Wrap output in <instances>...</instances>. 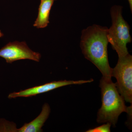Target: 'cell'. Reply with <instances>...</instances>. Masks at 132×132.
I'll return each instance as SVG.
<instances>
[{
  "mask_svg": "<svg viewBox=\"0 0 132 132\" xmlns=\"http://www.w3.org/2000/svg\"><path fill=\"white\" fill-rule=\"evenodd\" d=\"M3 36V34L2 32L1 31H0V38H1Z\"/></svg>",
  "mask_w": 132,
  "mask_h": 132,
  "instance_id": "obj_11",
  "label": "cell"
},
{
  "mask_svg": "<svg viewBox=\"0 0 132 132\" xmlns=\"http://www.w3.org/2000/svg\"><path fill=\"white\" fill-rule=\"evenodd\" d=\"M101 88L102 105L97 114L98 123H109L115 126L118 118L123 112L131 114V106L127 107L125 100L118 92L116 83L111 78L102 76L100 81Z\"/></svg>",
  "mask_w": 132,
  "mask_h": 132,
  "instance_id": "obj_2",
  "label": "cell"
},
{
  "mask_svg": "<svg viewBox=\"0 0 132 132\" xmlns=\"http://www.w3.org/2000/svg\"><path fill=\"white\" fill-rule=\"evenodd\" d=\"M111 124L107 123L106 124L95 127L94 128L90 129L86 131L87 132H111Z\"/></svg>",
  "mask_w": 132,
  "mask_h": 132,
  "instance_id": "obj_9",
  "label": "cell"
},
{
  "mask_svg": "<svg viewBox=\"0 0 132 132\" xmlns=\"http://www.w3.org/2000/svg\"><path fill=\"white\" fill-rule=\"evenodd\" d=\"M0 57L5 59L7 63L22 60L40 61L41 55L39 53L31 50L26 42H9L0 49Z\"/></svg>",
  "mask_w": 132,
  "mask_h": 132,
  "instance_id": "obj_5",
  "label": "cell"
},
{
  "mask_svg": "<svg viewBox=\"0 0 132 132\" xmlns=\"http://www.w3.org/2000/svg\"><path fill=\"white\" fill-rule=\"evenodd\" d=\"M40 1L38 17L34 24V27L38 28H45L49 24L50 13L54 1V0Z\"/></svg>",
  "mask_w": 132,
  "mask_h": 132,
  "instance_id": "obj_8",
  "label": "cell"
},
{
  "mask_svg": "<svg viewBox=\"0 0 132 132\" xmlns=\"http://www.w3.org/2000/svg\"><path fill=\"white\" fill-rule=\"evenodd\" d=\"M108 28L93 25L82 30L80 47L86 59L100 70L104 78H111L112 70L108 54Z\"/></svg>",
  "mask_w": 132,
  "mask_h": 132,
  "instance_id": "obj_1",
  "label": "cell"
},
{
  "mask_svg": "<svg viewBox=\"0 0 132 132\" xmlns=\"http://www.w3.org/2000/svg\"><path fill=\"white\" fill-rule=\"evenodd\" d=\"M54 1H56V0H54Z\"/></svg>",
  "mask_w": 132,
  "mask_h": 132,
  "instance_id": "obj_12",
  "label": "cell"
},
{
  "mask_svg": "<svg viewBox=\"0 0 132 132\" xmlns=\"http://www.w3.org/2000/svg\"><path fill=\"white\" fill-rule=\"evenodd\" d=\"M129 3V5H130V9L132 12V0H127Z\"/></svg>",
  "mask_w": 132,
  "mask_h": 132,
  "instance_id": "obj_10",
  "label": "cell"
},
{
  "mask_svg": "<svg viewBox=\"0 0 132 132\" xmlns=\"http://www.w3.org/2000/svg\"><path fill=\"white\" fill-rule=\"evenodd\" d=\"M50 112V108L47 103L42 107V111L39 115L35 119L18 129L13 127L11 132H43L42 127L47 119Z\"/></svg>",
  "mask_w": 132,
  "mask_h": 132,
  "instance_id": "obj_7",
  "label": "cell"
},
{
  "mask_svg": "<svg viewBox=\"0 0 132 132\" xmlns=\"http://www.w3.org/2000/svg\"><path fill=\"white\" fill-rule=\"evenodd\" d=\"M112 25L108 29L107 37L113 48L116 51L119 57L128 54L127 45L131 42L130 27L122 15V7L114 6L111 8Z\"/></svg>",
  "mask_w": 132,
  "mask_h": 132,
  "instance_id": "obj_3",
  "label": "cell"
},
{
  "mask_svg": "<svg viewBox=\"0 0 132 132\" xmlns=\"http://www.w3.org/2000/svg\"><path fill=\"white\" fill-rule=\"evenodd\" d=\"M116 79V83L120 94L125 101L132 103V56L128 54L119 57L118 63L112 68V77Z\"/></svg>",
  "mask_w": 132,
  "mask_h": 132,
  "instance_id": "obj_4",
  "label": "cell"
},
{
  "mask_svg": "<svg viewBox=\"0 0 132 132\" xmlns=\"http://www.w3.org/2000/svg\"><path fill=\"white\" fill-rule=\"evenodd\" d=\"M93 81V79L89 80H60L53 81L23 90L18 92H14L10 94L9 98H16L18 97H29L36 96L52 91L59 88L73 85H81L85 83H90Z\"/></svg>",
  "mask_w": 132,
  "mask_h": 132,
  "instance_id": "obj_6",
  "label": "cell"
}]
</instances>
